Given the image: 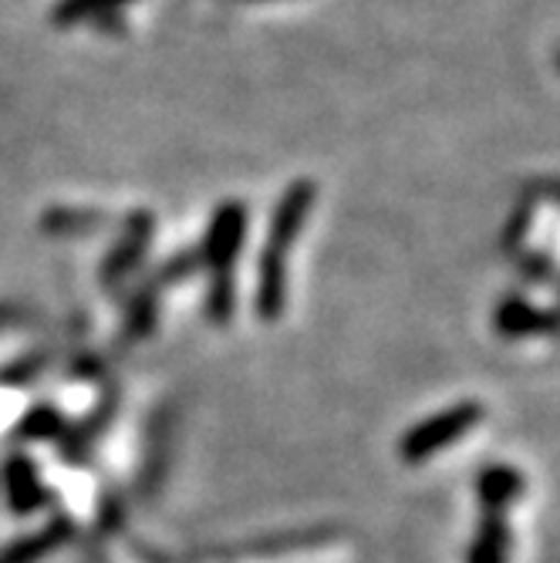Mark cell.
Instances as JSON below:
<instances>
[{"instance_id": "1", "label": "cell", "mask_w": 560, "mask_h": 563, "mask_svg": "<svg viewBox=\"0 0 560 563\" xmlns=\"http://www.w3.org/2000/svg\"><path fill=\"white\" fill-rule=\"evenodd\" d=\"M480 419H483V405H476V401H463V405L446 408V412L426 419L419 429H413L402 439V459L405 463H426L429 455H436L449 442L473 432L480 426Z\"/></svg>"}, {"instance_id": "3", "label": "cell", "mask_w": 560, "mask_h": 563, "mask_svg": "<svg viewBox=\"0 0 560 563\" xmlns=\"http://www.w3.org/2000/svg\"><path fill=\"white\" fill-rule=\"evenodd\" d=\"M506 560V527L503 520H486L480 540L470 550V563H503Z\"/></svg>"}, {"instance_id": "2", "label": "cell", "mask_w": 560, "mask_h": 563, "mask_svg": "<svg viewBox=\"0 0 560 563\" xmlns=\"http://www.w3.org/2000/svg\"><path fill=\"white\" fill-rule=\"evenodd\" d=\"M520 476L514 473V470H506V466H496V470H490V473H483V483H480V496H483V503L493 509H499L506 499H514L517 493H520Z\"/></svg>"}]
</instances>
